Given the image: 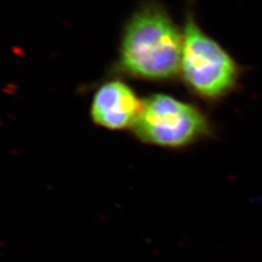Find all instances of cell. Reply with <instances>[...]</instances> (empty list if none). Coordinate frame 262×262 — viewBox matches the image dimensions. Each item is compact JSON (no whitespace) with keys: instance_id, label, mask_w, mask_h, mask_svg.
<instances>
[{"instance_id":"cell-1","label":"cell","mask_w":262,"mask_h":262,"mask_svg":"<svg viewBox=\"0 0 262 262\" xmlns=\"http://www.w3.org/2000/svg\"><path fill=\"white\" fill-rule=\"evenodd\" d=\"M184 32L158 0L135 11L122 33L118 66L128 76L166 82L179 77Z\"/></svg>"},{"instance_id":"cell-2","label":"cell","mask_w":262,"mask_h":262,"mask_svg":"<svg viewBox=\"0 0 262 262\" xmlns=\"http://www.w3.org/2000/svg\"><path fill=\"white\" fill-rule=\"evenodd\" d=\"M192 9L186 12L179 77L192 95L216 105L242 88L245 67L199 26Z\"/></svg>"},{"instance_id":"cell-3","label":"cell","mask_w":262,"mask_h":262,"mask_svg":"<svg viewBox=\"0 0 262 262\" xmlns=\"http://www.w3.org/2000/svg\"><path fill=\"white\" fill-rule=\"evenodd\" d=\"M134 129L140 140L168 149H184L214 138L216 133L198 106L162 93L143 101Z\"/></svg>"},{"instance_id":"cell-4","label":"cell","mask_w":262,"mask_h":262,"mask_svg":"<svg viewBox=\"0 0 262 262\" xmlns=\"http://www.w3.org/2000/svg\"><path fill=\"white\" fill-rule=\"evenodd\" d=\"M143 101L121 81H110L97 90L91 106V115L97 125L111 130L135 126Z\"/></svg>"}]
</instances>
